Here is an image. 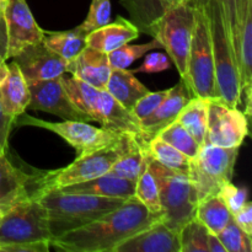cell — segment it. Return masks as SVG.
<instances>
[{"label":"cell","mask_w":252,"mask_h":252,"mask_svg":"<svg viewBox=\"0 0 252 252\" xmlns=\"http://www.w3.org/2000/svg\"><path fill=\"white\" fill-rule=\"evenodd\" d=\"M15 118L10 117L4 112L0 101V147L2 149H7V142H9V134L11 132L12 126L15 125Z\"/></svg>","instance_id":"cell-41"},{"label":"cell","mask_w":252,"mask_h":252,"mask_svg":"<svg viewBox=\"0 0 252 252\" xmlns=\"http://www.w3.org/2000/svg\"><path fill=\"white\" fill-rule=\"evenodd\" d=\"M208 252H226L216 234H208Z\"/></svg>","instance_id":"cell-45"},{"label":"cell","mask_w":252,"mask_h":252,"mask_svg":"<svg viewBox=\"0 0 252 252\" xmlns=\"http://www.w3.org/2000/svg\"><path fill=\"white\" fill-rule=\"evenodd\" d=\"M111 21V1L110 0H93L89 9L88 17L79 29L85 33H90L94 30L103 26Z\"/></svg>","instance_id":"cell-35"},{"label":"cell","mask_w":252,"mask_h":252,"mask_svg":"<svg viewBox=\"0 0 252 252\" xmlns=\"http://www.w3.org/2000/svg\"><path fill=\"white\" fill-rule=\"evenodd\" d=\"M15 125L33 126V127L52 130L63 138L70 147H73L78 153V157L120 142L126 135H128L127 133L112 132L105 128L94 127L88 125V122H81V121H63V122L53 123L31 117L25 113L16 118Z\"/></svg>","instance_id":"cell-11"},{"label":"cell","mask_w":252,"mask_h":252,"mask_svg":"<svg viewBox=\"0 0 252 252\" xmlns=\"http://www.w3.org/2000/svg\"><path fill=\"white\" fill-rule=\"evenodd\" d=\"M208 229L196 218L179 231L180 252H208Z\"/></svg>","instance_id":"cell-32"},{"label":"cell","mask_w":252,"mask_h":252,"mask_svg":"<svg viewBox=\"0 0 252 252\" xmlns=\"http://www.w3.org/2000/svg\"><path fill=\"white\" fill-rule=\"evenodd\" d=\"M158 47H161V44L157 38L143 44H123L120 48L107 53L108 62L112 69H127L133 62Z\"/></svg>","instance_id":"cell-33"},{"label":"cell","mask_w":252,"mask_h":252,"mask_svg":"<svg viewBox=\"0 0 252 252\" xmlns=\"http://www.w3.org/2000/svg\"><path fill=\"white\" fill-rule=\"evenodd\" d=\"M105 90L130 112L137 101L149 93L134 74L127 69H112Z\"/></svg>","instance_id":"cell-24"},{"label":"cell","mask_w":252,"mask_h":252,"mask_svg":"<svg viewBox=\"0 0 252 252\" xmlns=\"http://www.w3.org/2000/svg\"><path fill=\"white\" fill-rule=\"evenodd\" d=\"M167 91L169 90H162V91H157V93H148L147 95L143 96L142 98L137 101V103L133 107L132 113L134 115V117L138 121H143L148 117V116L152 115L155 110L158 108V106L160 105L162 100L165 98V96L167 95Z\"/></svg>","instance_id":"cell-37"},{"label":"cell","mask_w":252,"mask_h":252,"mask_svg":"<svg viewBox=\"0 0 252 252\" xmlns=\"http://www.w3.org/2000/svg\"><path fill=\"white\" fill-rule=\"evenodd\" d=\"M4 7L0 6V58L6 59L7 51V34H6V25H5L4 17Z\"/></svg>","instance_id":"cell-44"},{"label":"cell","mask_w":252,"mask_h":252,"mask_svg":"<svg viewBox=\"0 0 252 252\" xmlns=\"http://www.w3.org/2000/svg\"><path fill=\"white\" fill-rule=\"evenodd\" d=\"M4 17L7 34V59L14 58L29 44L43 39L44 31L34 20L26 0H7Z\"/></svg>","instance_id":"cell-14"},{"label":"cell","mask_w":252,"mask_h":252,"mask_svg":"<svg viewBox=\"0 0 252 252\" xmlns=\"http://www.w3.org/2000/svg\"><path fill=\"white\" fill-rule=\"evenodd\" d=\"M194 27V9L189 2H181L171 7L162 16L154 30L153 37L160 42L162 48L176 66L181 79L186 75L189 44Z\"/></svg>","instance_id":"cell-10"},{"label":"cell","mask_w":252,"mask_h":252,"mask_svg":"<svg viewBox=\"0 0 252 252\" xmlns=\"http://www.w3.org/2000/svg\"><path fill=\"white\" fill-rule=\"evenodd\" d=\"M234 7H235L236 22H238L239 31L241 33L244 21H245L248 12L252 10V0H234Z\"/></svg>","instance_id":"cell-43"},{"label":"cell","mask_w":252,"mask_h":252,"mask_svg":"<svg viewBox=\"0 0 252 252\" xmlns=\"http://www.w3.org/2000/svg\"><path fill=\"white\" fill-rule=\"evenodd\" d=\"M51 249V243H29L5 248L1 252H47Z\"/></svg>","instance_id":"cell-42"},{"label":"cell","mask_w":252,"mask_h":252,"mask_svg":"<svg viewBox=\"0 0 252 252\" xmlns=\"http://www.w3.org/2000/svg\"><path fill=\"white\" fill-rule=\"evenodd\" d=\"M239 148H223L203 144L189 161V177L196 189L198 202L213 194L230 182L234 175Z\"/></svg>","instance_id":"cell-9"},{"label":"cell","mask_w":252,"mask_h":252,"mask_svg":"<svg viewBox=\"0 0 252 252\" xmlns=\"http://www.w3.org/2000/svg\"><path fill=\"white\" fill-rule=\"evenodd\" d=\"M6 1H7V0H0V6H5Z\"/></svg>","instance_id":"cell-47"},{"label":"cell","mask_w":252,"mask_h":252,"mask_svg":"<svg viewBox=\"0 0 252 252\" xmlns=\"http://www.w3.org/2000/svg\"><path fill=\"white\" fill-rule=\"evenodd\" d=\"M112 252H180L179 233L159 219L126 239Z\"/></svg>","instance_id":"cell-17"},{"label":"cell","mask_w":252,"mask_h":252,"mask_svg":"<svg viewBox=\"0 0 252 252\" xmlns=\"http://www.w3.org/2000/svg\"><path fill=\"white\" fill-rule=\"evenodd\" d=\"M86 36L84 31H81L79 27L70 30V31L62 32H46L44 31L43 43L47 48L51 49L59 57L64 58L65 61L70 62L85 48Z\"/></svg>","instance_id":"cell-26"},{"label":"cell","mask_w":252,"mask_h":252,"mask_svg":"<svg viewBox=\"0 0 252 252\" xmlns=\"http://www.w3.org/2000/svg\"><path fill=\"white\" fill-rule=\"evenodd\" d=\"M44 172L30 175L14 166L6 157L0 153V211L1 214L22 199L38 193Z\"/></svg>","instance_id":"cell-16"},{"label":"cell","mask_w":252,"mask_h":252,"mask_svg":"<svg viewBox=\"0 0 252 252\" xmlns=\"http://www.w3.org/2000/svg\"><path fill=\"white\" fill-rule=\"evenodd\" d=\"M219 197L228 207L229 212L235 214L244 204L248 202V189L246 187H236L231 182H226L218 192Z\"/></svg>","instance_id":"cell-36"},{"label":"cell","mask_w":252,"mask_h":252,"mask_svg":"<svg viewBox=\"0 0 252 252\" xmlns=\"http://www.w3.org/2000/svg\"><path fill=\"white\" fill-rule=\"evenodd\" d=\"M137 137L138 135L128 134L120 142L84 155H79L70 165L64 169L44 172L38 192L88 181L107 174L117 160L128 152Z\"/></svg>","instance_id":"cell-8"},{"label":"cell","mask_w":252,"mask_h":252,"mask_svg":"<svg viewBox=\"0 0 252 252\" xmlns=\"http://www.w3.org/2000/svg\"><path fill=\"white\" fill-rule=\"evenodd\" d=\"M148 164L159 189L161 220L170 229L179 233L180 229L196 216L198 204L196 189L189 174L167 169L153 159L149 152Z\"/></svg>","instance_id":"cell-5"},{"label":"cell","mask_w":252,"mask_h":252,"mask_svg":"<svg viewBox=\"0 0 252 252\" xmlns=\"http://www.w3.org/2000/svg\"><path fill=\"white\" fill-rule=\"evenodd\" d=\"M27 83L48 80L66 73L68 61L47 48L43 41L29 44L14 57Z\"/></svg>","instance_id":"cell-15"},{"label":"cell","mask_w":252,"mask_h":252,"mask_svg":"<svg viewBox=\"0 0 252 252\" xmlns=\"http://www.w3.org/2000/svg\"><path fill=\"white\" fill-rule=\"evenodd\" d=\"M9 74V64H6V59L0 58V85L4 83Z\"/></svg>","instance_id":"cell-46"},{"label":"cell","mask_w":252,"mask_h":252,"mask_svg":"<svg viewBox=\"0 0 252 252\" xmlns=\"http://www.w3.org/2000/svg\"><path fill=\"white\" fill-rule=\"evenodd\" d=\"M63 85L71 102L91 121L100 123L105 129L134 134L144 139L139 121L107 91L95 89L75 76L63 75Z\"/></svg>","instance_id":"cell-4"},{"label":"cell","mask_w":252,"mask_h":252,"mask_svg":"<svg viewBox=\"0 0 252 252\" xmlns=\"http://www.w3.org/2000/svg\"><path fill=\"white\" fill-rule=\"evenodd\" d=\"M27 84L31 94V100L27 108L44 111L58 116L64 121H91L89 116L81 112L69 98L63 85V75Z\"/></svg>","instance_id":"cell-13"},{"label":"cell","mask_w":252,"mask_h":252,"mask_svg":"<svg viewBox=\"0 0 252 252\" xmlns=\"http://www.w3.org/2000/svg\"><path fill=\"white\" fill-rule=\"evenodd\" d=\"M207 118H208V98L193 96L184 106L176 121L202 147L207 134Z\"/></svg>","instance_id":"cell-25"},{"label":"cell","mask_w":252,"mask_h":252,"mask_svg":"<svg viewBox=\"0 0 252 252\" xmlns=\"http://www.w3.org/2000/svg\"><path fill=\"white\" fill-rule=\"evenodd\" d=\"M31 94L29 84L15 62L9 64V74L0 85V101L4 112L16 120L29 107Z\"/></svg>","instance_id":"cell-23"},{"label":"cell","mask_w":252,"mask_h":252,"mask_svg":"<svg viewBox=\"0 0 252 252\" xmlns=\"http://www.w3.org/2000/svg\"><path fill=\"white\" fill-rule=\"evenodd\" d=\"M161 219L135 196L96 220L52 239L51 248L65 252H112L122 241Z\"/></svg>","instance_id":"cell-1"},{"label":"cell","mask_w":252,"mask_h":252,"mask_svg":"<svg viewBox=\"0 0 252 252\" xmlns=\"http://www.w3.org/2000/svg\"><path fill=\"white\" fill-rule=\"evenodd\" d=\"M147 148V140L137 137L128 149V152L117 160V162L111 167L107 174L135 182L139 177L140 172H142L143 166H144Z\"/></svg>","instance_id":"cell-28"},{"label":"cell","mask_w":252,"mask_h":252,"mask_svg":"<svg viewBox=\"0 0 252 252\" xmlns=\"http://www.w3.org/2000/svg\"><path fill=\"white\" fill-rule=\"evenodd\" d=\"M2 152H6V149H2V148L0 147V153H2Z\"/></svg>","instance_id":"cell-48"},{"label":"cell","mask_w":252,"mask_h":252,"mask_svg":"<svg viewBox=\"0 0 252 252\" xmlns=\"http://www.w3.org/2000/svg\"><path fill=\"white\" fill-rule=\"evenodd\" d=\"M138 37L139 30L129 20L118 16L115 22H108L88 33L86 44L103 53H110L123 44L134 41Z\"/></svg>","instance_id":"cell-20"},{"label":"cell","mask_w":252,"mask_h":252,"mask_svg":"<svg viewBox=\"0 0 252 252\" xmlns=\"http://www.w3.org/2000/svg\"><path fill=\"white\" fill-rule=\"evenodd\" d=\"M189 0H184V2H189Z\"/></svg>","instance_id":"cell-49"},{"label":"cell","mask_w":252,"mask_h":252,"mask_svg":"<svg viewBox=\"0 0 252 252\" xmlns=\"http://www.w3.org/2000/svg\"><path fill=\"white\" fill-rule=\"evenodd\" d=\"M194 218L201 221L209 233L216 235L233 220V216L219 194H213L199 201Z\"/></svg>","instance_id":"cell-27"},{"label":"cell","mask_w":252,"mask_h":252,"mask_svg":"<svg viewBox=\"0 0 252 252\" xmlns=\"http://www.w3.org/2000/svg\"><path fill=\"white\" fill-rule=\"evenodd\" d=\"M155 137H159L164 142L169 143L170 145L187 155L189 159H193L201 149V145L177 121H174L165 128H162Z\"/></svg>","instance_id":"cell-31"},{"label":"cell","mask_w":252,"mask_h":252,"mask_svg":"<svg viewBox=\"0 0 252 252\" xmlns=\"http://www.w3.org/2000/svg\"><path fill=\"white\" fill-rule=\"evenodd\" d=\"M194 9V27L189 44L186 75L184 80L193 96L217 98L216 66L213 48L206 10L201 4L192 5Z\"/></svg>","instance_id":"cell-6"},{"label":"cell","mask_w":252,"mask_h":252,"mask_svg":"<svg viewBox=\"0 0 252 252\" xmlns=\"http://www.w3.org/2000/svg\"><path fill=\"white\" fill-rule=\"evenodd\" d=\"M48 214L34 193L7 209L0 217V252L29 243H51Z\"/></svg>","instance_id":"cell-7"},{"label":"cell","mask_w":252,"mask_h":252,"mask_svg":"<svg viewBox=\"0 0 252 252\" xmlns=\"http://www.w3.org/2000/svg\"><path fill=\"white\" fill-rule=\"evenodd\" d=\"M204 0H189V4H194V2H202ZM225 11L226 22H228V31L230 36L231 43H233L234 51H235L236 59L239 57V44H240V31H239L238 22H236L235 7H234V0H221Z\"/></svg>","instance_id":"cell-38"},{"label":"cell","mask_w":252,"mask_h":252,"mask_svg":"<svg viewBox=\"0 0 252 252\" xmlns=\"http://www.w3.org/2000/svg\"><path fill=\"white\" fill-rule=\"evenodd\" d=\"M148 152L152 155L153 159L157 160L165 167L174 171L189 174V159L187 155L177 150L169 143L164 142L159 137H154L148 142Z\"/></svg>","instance_id":"cell-29"},{"label":"cell","mask_w":252,"mask_h":252,"mask_svg":"<svg viewBox=\"0 0 252 252\" xmlns=\"http://www.w3.org/2000/svg\"><path fill=\"white\" fill-rule=\"evenodd\" d=\"M134 196L149 209V212L161 217V204H160L159 198V189H158L157 180L153 176L152 171L149 169V164H148V148L147 155H145L144 166H143L139 177L135 181Z\"/></svg>","instance_id":"cell-30"},{"label":"cell","mask_w":252,"mask_h":252,"mask_svg":"<svg viewBox=\"0 0 252 252\" xmlns=\"http://www.w3.org/2000/svg\"><path fill=\"white\" fill-rule=\"evenodd\" d=\"M193 95L184 80L180 81L174 88L169 89L167 95L160 102L157 110L148 116L145 120L140 121V128L144 133V139L149 142L162 128L176 121L184 106L189 102Z\"/></svg>","instance_id":"cell-18"},{"label":"cell","mask_w":252,"mask_h":252,"mask_svg":"<svg viewBox=\"0 0 252 252\" xmlns=\"http://www.w3.org/2000/svg\"><path fill=\"white\" fill-rule=\"evenodd\" d=\"M38 198L48 214L52 239L96 220L126 201L125 198L68 193L57 189L38 192Z\"/></svg>","instance_id":"cell-2"},{"label":"cell","mask_w":252,"mask_h":252,"mask_svg":"<svg viewBox=\"0 0 252 252\" xmlns=\"http://www.w3.org/2000/svg\"><path fill=\"white\" fill-rule=\"evenodd\" d=\"M0 217H1V211H0Z\"/></svg>","instance_id":"cell-50"},{"label":"cell","mask_w":252,"mask_h":252,"mask_svg":"<svg viewBox=\"0 0 252 252\" xmlns=\"http://www.w3.org/2000/svg\"><path fill=\"white\" fill-rule=\"evenodd\" d=\"M194 4H201L206 10L208 17L214 66H216L217 98L228 105L229 107L238 108L239 90H240L238 59L229 36L228 22H226L223 2L221 0H204Z\"/></svg>","instance_id":"cell-3"},{"label":"cell","mask_w":252,"mask_h":252,"mask_svg":"<svg viewBox=\"0 0 252 252\" xmlns=\"http://www.w3.org/2000/svg\"><path fill=\"white\" fill-rule=\"evenodd\" d=\"M248 134V117L243 111L229 107L218 98H209L207 134L203 144L240 148Z\"/></svg>","instance_id":"cell-12"},{"label":"cell","mask_w":252,"mask_h":252,"mask_svg":"<svg viewBox=\"0 0 252 252\" xmlns=\"http://www.w3.org/2000/svg\"><path fill=\"white\" fill-rule=\"evenodd\" d=\"M57 189L62 192H68V193H83L127 199L134 196L135 182L122 179V177L113 176L111 174H105L95 177V179L88 180V181L66 185V186L59 187Z\"/></svg>","instance_id":"cell-21"},{"label":"cell","mask_w":252,"mask_h":252,"mask_svg":"<svg viewBox=\"0 0 252 252\" xmlns=\"http://www.w3.org/2000/svg\"><path fill=\"white\" fill-rule=\"evenodd\" d=\"M171 66L170 63V59L167 58L166 54L159 53V52H155V53H150L145 57L144 62H143L142 65L139 68L134 69V70H130L133 74L137 73H159V71H164L166 69H169Z\"/></svg>","instance_id":"cell-39"},{"label":"cell","mask_w":252,"mask_h":252,"mask_svg":"<svg viewBox=\"0 0 252 252\" xmlns=\"http://www.w3.org/2000/svg\"><path fill=\"white\" fill-rule=\"evenodd\" d=\"M112 68L107 53L86 46L73 61L68 63L66 73L85 81L98 90H105Z\"/></svg>","instance_id":"cell-19"},{"label":"cell","mask_w":252,"mask_h":252,"mask_svg":"<svg viewBox=\"0 0 252 252\" xmlns=\"http://www.w3.org/2000/svg\"><path fill=\"white\" fill-rule=\"evenodd\" d=\"M184 2V0H121L129 14V21L139 32L153 36L157 25L171 7Z\"/></svg>","instance_id":"cell-22"},{"label":"cell","mask_w":252,"mask_h":252,"mask_svg":"<svg viewBox=\"0 0 252 252\" xmlns=\"http://www.w3.org/2000/svg\"><path fill=\"white\" fill-rule=\"evenodd\" d=\"M218 239L226 252H251L252 240L251 236L245 231L241 230L233 220L220 231L217 234Z\"/></svg>","instance_id":"cell-34"},{"label":"cell","mask_w":252,"mask_h":252,"mask_svg":"<svg viewBox=\"0 0 252 252\" xmlns=\"http://www.w3.org/2000/svg\"><path fill=\"white\" fill-rule=\"evenodd\" d=\"M233 221L245 231L248 235H252V203L246 202L235 214H233Z\"/></svg>","instance_id":"cell-40"}]
</instances>
